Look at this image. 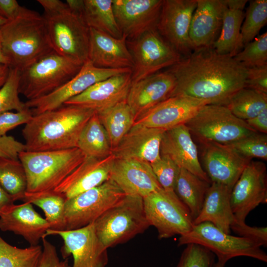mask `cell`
Listing matches in <instances>:
<instances>
[{
  "label": "cell",
  "instance_id": "obj_32",
  "mask_svg": "<svg viewBox=\"0 0 267 267\" xmlns=\"http://www.w3.org/2000/svg\"><path fill=\"white\" fill-rule=\"evenodd\" d=\"M77 147L88 157L103 158L112 154L108 136L96 112L84 127Z\"/></svg>",
  "mask_w": 267,
  "mask_h": 267
},
{
  "label": "cell",
  "instance_id": "obj_56",
  "mask_svg": "<svg viewBox=\"0 0 267 267\" xmlns=\"http://www.w3.org/2000/svg\"><path fill=\"white\" fill-rule=\"evenodd\" d=\"M0 63L7 64L9 65L7 59L6 58V57L4 56L2 50L1 40H0Z\"/></svg>",
  "mask_w": 267,
  "mask_h": 267
},
{
  "label": "cell",
  "instance_id": "obj_38",
  "mask_svg": "<svg viewBox=\"0 0 267 267\" xmlns=\"http://www.w3.org/2000/svg\"><path fill=\"white\" fill-rule=\"evenodd\" d=\"M42 246L18 248L7 243L0 236V267H38Z\"/></svg>",
  "mask_w": 267,
  "mask_h": 267
},
{
  "label": "cell",
  "instance_id": "obj_36",
  "mask_svg": "<svg viewBox=\"0 0 267 267\" xmlns=\"http://www.w3.org/2000/svg\"><path fill=\"white\" fill-rule=\"evenodd\" d=\"M0 185L15 201L24 200L27 177L19 159L0 158Z\"/></svg>",
  "mask_w": 267,
  "mask_h": 267
},
{
  "label": "cell",
  "instance_id": "obj_9",
  "mask_svg": "<svg viewBox=\"0 0 267 267\" xmlns=\"http://www.w3.org/2000/svg\"><path fill=\"white\" fill-rule=\"evenodd\" d=\"M143 202L149 225L156 228L160 239L183 235L194 225L189 209L174 191L160 188L144 197Z\"/></svg>",
  "mask_w": 267,
  "mask_h": 267
},
{
  "label": "cell",
  "instance_id": "obj_3",
  "mask_svg": "<svg viewBox=\"0 0 267 267\" xmlns=\"http://www.w3.org/2000/svg\"><path fill=\"white\" fill-rule=\"evenodd\" d=\"M3 53L9 66L22 70L53 50L44 18L32 11L0 27Z\"/></svg>",
  "mask_w": 267,
  "mask_h": 267
},
{
  "label": "cell",
  "instance_id": "obj_49",
  "mask_svg": "<svg viewBox=\"0 0 267 267\" xmlns=\"http://www.w3.org/2000/svg\"><path fill=\"white\" fill-rule=\"evenodd\" d=\"M25 150L24 144L13 136L6 135L0 137V158L18 159L19 153Z\"/></svg>",
  "mask_w": 267,
  "mask_h": 267
},
{
  "label": "cell",
  "instance_id": "obj_53",
  "mask_svg": "<svg viewBox=\"0 0 267 267\" xmlns=\"http://www.w3.org/2000/svg\"><path fill=\"white\" fill-rule=\"evenodd\" d=\"M15 201L0 185V216L14 205Z\"/></svg>",
  "mask_w": 267,
  "mask_h": 267
},
{
  "label": "cell",
  "instance_id": "obj_21",
  "mask_svg": "<svg viewBox=\"0 0 267 267\" xmlns=\"http://www.w3.org/2000/svg\"><path fill=\"white\" fill-rule=\"evenodd\" d=\"M110 179L126 195L137 196L142 198L162 188L150 164L136 159L115 158Z\"/></svg>",
  "mask_w": 267,
  "mask_h": 267
},
{
  "label": "cell",
  "instance_id": "obj_41",
  "mask_svg": "<svg viewBox=\"0 0 267 267\" xmlns=\"http://www.w3.org/2000/svg\"><path fill=\"white\" fill-rule=\"evenodd\" d=\"M236 54L234 58L246 68L267 64V33L258 36Z\"/></svg>",
  "mask_w": 267,
  "mask_h": 267
},
{
  "label": "cell",
  "instance_id": "obj_22",
  "mask_svg": "<svg viewBox=\"0 0 267 267\" xmlns=\"http://www.w3.org/2000/svg\"><path fill=\"white\" fill-rule=\"evenodd\" d=\"M176 86L175 77L167 70L132 84L126 102L135 120L149 109L171 97Z\"/></svg>",
  "mask_w": 267,
  "mask_h": 267
},
{
  "label": "cell",
  "instance_id": "obj_24",
  "mask_svg": "<svg viewBox=\"0 0 267 267\" xmlns=\"http://www.w3.org/2000/svg\"><path fill=\"white\" fill-rule=\"evenodd\" d=\"M115 159L112 153L103 158L86 157L53 191L67 200L101 185L110 179Z\"/></svg>",
  "mask_w": 267,
  "mask_h": 267
},
{
  "label": "cell",
  "instance_id": "obj_34",
  "mask_svg": "<svg viewBox=\"0 0 267 267\" xmlns=\"http://www.w3.org/2000/svg\"><path fill=\"white\" fill-rule=\"evenodd\" d=\"M83 17L89 28L120 38L122 34L115 18L113 0H84Z\"/></svg>",
  "mask_w": 267,
  "mask_h": 267
},
{
  "label": "cell",
  "instance_id": "obj_2",
  "mask_svg": "<svg viewBox=\"0 0 267 267\" xmlns=\"http://www.w3.org/2000/svg\"><path fill=\"white\" fill-rule=\"evenodd\" d=\"M93 110L63 104L35 115L25 125L22 134L25 151H54L77 147L80 134Z\"/></svg>",
  "mask_w": 267,
  "mask_h": 267
},
{
  "label": "cell",
  "instance_id": "obj_13",
  "mask_svg": "<svg viewBox=\"0 0 267 267\" xmlns=\"http://www.w3.org/2000/svg\"><path fill=\"white\" fill-rule=\"evenodd\" d=\"M58 235L63 240L62 254L65 259L73 258L72 267H106L108 262L107 250L98 238L94 223L72 230L48 229L44 237Z\"/></svg>",
  "mask_w": 267,
  "mask_h": 267
},
{
  "label": "cell",
  "instance_id": "obj_29",
  "mask_svg": "<svg viewBox=\"0 0 267 267\" xmlns=\"http://www.w3.org/2000/svg\"><path fill=\"white\" fill-rule=\"evenodd\" d=\"M232 189L224 184L212 182L201 211L193 220V224L210 222L223 232L230 234L231 226L236 221L230 205Z\"/></svg>",
  "mask_w": 267,
  "mask_h": 267
},
{
  "label": "cell",
  "instance_id": "obj_16",
  "mask_svg": "<svg viewBox=\"0 0 267 267\" xmlns=\"http://www.w3.org/2000/svg\"><path fill=\"white\" fill-rule=\"evenodd\" d=\"M267 202V176L266 164L251 160L243 170L230 194L233 214L239 223L259 204Z\"/></svg>",
  "mask_w": 267,
  "mask_h": 267
},
{
  "label": "cell",
  "instance_id": "obj_33",
  "mask_svg": "<svg viewBox=\"0 0 267 267\" xmlns=\"http://www.w3.org/2000/svg\"><path fill=\"white\" fill-rule=\"evenodd\" d=\"M97 115L107 134L112 149L119 144L135 121V117L126 100Z\"/></svg>",
  "mask_w": 267,
  "mask_h": 267
},
{
  "label": "cell",
  "instance_id": "obj_23",
  "mask_svg": "<svg viewBox=\"0 0 267 267\" xmlns=\"http://www.w3.org/2000/svg\"><path fill=\"white\" fill-rule=\"evenodd\" d=\"M161 155L167 156L180 168L211 183L201 166L197 147L187 126L182 125L165 131L163 134Z\"/></svg>",
  "mask_w": 267,
  "mask_h": 267
},
{
  "label": "cell",
  "instance_id": "obj_54",
  "mask_svg": "<svg viewBox=\"0 0 267 267\" xmlns=\"http://www.w3.org/2000/svg\"><path fill=\"white\" fill-rule=\"evenodd\" d=\"M66 3L73 12L83 16L84 2L83 0H67Z\"/></svg>",
  "mask_w": 267,
  "mask_h": 267
},
{
  "label": "cell",
  "instance_id": "obj_30",
  "mask_svg": "<svg viewBox=\"0 0 267 267\" xmlns=\"http://www.w3.org/2000/svg\"><path fill=\"white\" fill-rule=\"evenodd\" d=\"M247 1L226 0L221 30L212 47L217 53L233 57L244 47L241 28L245 16L243 10Z\"/></svg>",
  "mask_w": 267,
  "mask_h": 267
},
{
  "label": "cell",
  "instance_id": "obj_58",
  "mask_svg": "<svg viewBox=\"0 0 267 267\" xmlns=\"http://www.w3.org/2000/svg\"><path fill=\"white\" fill-rule=\"evenodd\" d=\"M8 20L4 18L3 16L0 15V27L3 25L6 22H8Z\"/></svg>",
  "mask_w": 267,
  "mask_h": 267
},
{
  "label": "cell",
  "instance_id": "obj_4",
  "mask_svg": "<svg viewBox=\"0 0 267 267\" xmlns=\"http://www.w3.org/2000/svg\"><path fill=\"white\" fill-rule=\"evenodd\" d=\"M86 157L78 147L20 153L18 159L24 167L27 180L24 200L53 191Z\"/></svg>",
  "mask_w": 267,
  "mask_h": 267
},
{
  "label": "cell",
  "instance_id": "obj_20",
  "mask_svg": "<svg viewBox=\"0 0 267 267\" xmlns=\"http://www.w3.org/2000/svg\"><path fill=\"white\" fill-rule=\"evenodd\" d=\"M132 83V71L116 75L94 84L64 104L89 108L98 114L126 100Z\"/></svg>",
  "mask_w": 267,
  "mask_h": 267
},
{
  "label": "cell",
  "instance_id": "obj_1",
  "mask_svg": "<svg viewBox=\"0 0 267 267\" xmlns=\"http://www.w3.org/2000/svg\"><path fill=\"white\" fill-rule=\"evenodd\" d=\"M167 70L176 80L172 96L186 95L224 106L245 87L247 76V68L233 56L213 48L195 50Z\"/></svg>",
  "mask_w": 267,
  "mask_h": 267
},
{
  "label": "cell",
  "instance_id": "obj_52",
  "mask_svg": "<svg viewBox=\"0 0 267 267\" xmlns=\"http://www.w3.org/2000/svg\"><path fill=\"white\" fill-rule=\"evenodd\" d=\"M256 132L267 133V108L254 118L245 121Z\"/></svg>",
  "mask_w": 267,
  "mask_h": 267
},
{
  "label": "cell",
  "instance_id": "obj_57",
  "mask_svg": "<svg viewBox=\"0 0 267 267\" xmlns=\"http://www.w3.org/2000/svg\"><path fill=\"white\" fill-rule=\"evenodd\" d=\"M225 263V262L218 260V262L215 264L214 267H224Z\"/></svg>",
  "mask_w": 267,
  "mask_h": 267
},
{
  "label": "cell",
  "instance_id": "obj_40",
  "mask_svg": "<svg viewBox=\"0 0 267 267\" xmlns=\"http://www.w3.org/2000/svg\"><path fill=\"white\" fill-rule=\"evenodd\" d=\"M20 78V71L10 67L7 79L0 88V115L13 110L19 112L28 108L19 98Z\"/></svg>",
  "mask_w": 267,
  "mask_h": 267
},
{
  "label": "cell",
  "instance_id": "obj_37",
  "mask_svg": "<svg viewBox=\"0 0 267 267\" xmlns=\"http://www.w3.org/2000/svg\"><path fill=\"white\" fill-rule=\"evenodd\" d=\"M66 199L53 191L26 198L27 201L43 210L49 228L54 230L65 229L64 208Z\"/></svg>",
  "mask_w": 267,
  "mask_h": 267
},
{
  "label": "cell",
  "instance_id": "obj_28",
  "mask_svg": "<svg viewBox=\"0 0 267 267\" xmlns=\"http://www.w3.org/2000/svg\"><path fill=\"white\" fill-rule=\"evenodd\" d=\"M32 205L25 201L13 205L0 216V230L21 235L30 246H36L44 237L49 225L45 218L35 210Z\"/></svg>",
  "mask_w": 267,
  "mask_h": 267
},
{
  "label": "cell",
  "instance_id": "obj_46",
  "mask_svg": "<svg viewBox=\"0 0 267 267\" xmlns=\"http://www.w3.org/2000/svg\"><path fill=\"white\" fill-rule=\"evenodd\" d=\"M231 229L240 236L251 239L261 246L267 245V227L250 226L245 222L239 223L236 221L231 225Z\"/></svg>",
  "mask_w": 267,
  "mask_h": 267
},
{
  "label": "cell",
  "instance_id": "obj_35",
  "mask_svg": "<svg viewBox=\"0 0 267 267\" xmlns=\"http://www.w3.org/2000/svg\"><path fill=\"white\" fill-rule=\"evenodd\" d=\"M225 106L236 117L246 121L267 108V94L244 87L230 98Z\"/></svg>",
  "mask_w": 267,
  "mask_h": 267
},
{
  "label": "cell",
  "instance_id": "obj_10",
  "mask_svg": "<svg viewBox=\"0 0 267 267\" xmlns=\"http://www.w3.org/2000/svg\"><path fill=\"white\" fill-rule=\"evenodd\" d=\"M190 243L204 247L216 254L218 260L225 263L239 256L267 262L266 253L258 243L247 238L226 233L210 222L194 225L190 231L179 236L178 246Z\"/></svg>",
  "mask_w": 267,
  "mask_h": 267
},
{
  "label": "cell",
  "instance_id": "obj_47",
  "mask_svg": "<svg viewBox=\"0 0 267 267\" xmlns=\"http://www.w3.org/2000/svg\"><path fill=\"white\" fill-rule=\"evenodd\" d=\"M246 68L245 88L267 94V64Z\"/></svg>",
  "mask_w": 267,
  "mask_h": 267
},
{
  "label": "cell",
  "instance_id": "obj_7",
  "mask_svg": "<svg viewBox=\"0 0 267 267\" xmlns=\"http://www.w3.org/2000/svg\"><path fill=\"white\" fill-rule=\"evenodd\" d=\"M185 125L200 144L227 145L257 132L222 105H204Z\"/></svg>",
  "mask_w": 267,
  "mask_h": 267
},
{
  "label": "cell",
  "instance_id": "obj_5",
  "mask_svg": "<svg viewBox=\"0 0 267 267\" xmlns=\"http://www.w3.org/2000/svg\"><path fill=\"white\" fill-rule=\"evenodd\" d=\"M82 66L53 50L20 70L19 93L27 100L46 96L73 78Z\"/></svg>",
  "mask_w": 267,
  "mask_h": 267
},
{
  "label": "cell",
  "instance_id": "obj_15",
  "mask_svg": "<svg viewBox=\"0 0 267 267\" xmlns=\"http://www.w3.org/2000/svg\"><path fill=\"white\" fill-rule=\"evenodd\" d=\"M196 5L197 0H163L156 28L181 56L194 51L189 32Z\"/></svg>",
  "mask_w": 267,
  "mask_h": 267
},
{
  "label": "cell",
  "instance_id": "obj_50",
  "mask_svg": "<svg viewBox=\"0 0 267 267\" xmlns=\"http://www.w3.org/2000/svg\"><path fill=\"white\" fill-rule=\"evenodd\" d=\"M32 11L21 6L15 0H0V15L8 21L29 14Z\"/></svg>",
  "mask_w": 267,
  "mask_h": 267
},
{
  "label": "cell",
  "instance_id": "obj_39",
  "mask_svg": "<svg viewBox=\"0 0 267 267\" xmlns=\"http://www.w3.org/2000/svg\"><path fill=\"white\" fill-rule=\"evenodd\" d=\"M241 28V40L244 46L259 35L267 22V0H254L249 2Z\"/></svg>",
  "mask_w": 267,
  "mask_h": 267
},
{
  "label": "cell",
  "instance_id": "obj_6",
  "mask_svg": "<svg viewBox=\"0 0 267 267\" xmlns=\"http://www.w3.org/2000/svg\"><path fill=\"white\" fill-rule=\"evenodd\" d=\"M96 235L107 249L127 242L150 226L143 198L126 195L94 222Z\"/></svg>",
  "mask_w": 267,
  "mask_h": 267
},
{
  "label": "cell",
  "instance_id": "obj_45",
  "mask_svg": "<svg viewBox=\"0 0 267 267\" xmlns=\"http://www.w3.org/2000/svg\"><path fill=\"white\" fill-rule=\"evenodd\" d=\"M33 117L28 108L19 112H7L0 115V137L6 135L8 132L16 127L26 124Z\"/></svg>",
  "mask_w": 267,
  "mask_h": 267
},
{
  "label": "cell",
  "instance_id": "obj_18",
  "mask_svg": "<svg viewBox=\"0 0 267 267\" xmlns=\"http://www.w3.org/2000/svg\"><path fill=\"white\" fill-rule=\"evenodd\" d=\"M207 104V101L191 96H172L139 116L134 124L166 131L185 125Z\"/></svg>",
  "mask_w": 267,
  "mask_h": 267
},
{
  "label": "cell",
  "instance_id": "obj_31",
  "mask_svg": "<svg viewBox=\"0 0 267 267\" xmlns=\"http://www.w3.org/2000/svg\"><path fill=\"white\" fill-rule=\"evenodd\" d=\"M211 183L184 169L180 168L174 191L188 208L193 220L201 211L206 192Z\"/></svg>",
  "mask_w": 267,
  "mask_h": 267
},
{
  "label": "cell",
  "instance_id": "obj_8",
  "mask_svg": "<svg viewBox=\"0 0 267 267\" xmlns=\"http://www.w3.org/2000/svg\"><path fill=\"white\" fill-rule=\"evenodd\" d=\"M43 16L54 51L82 65L88 60L90 28L83 15L68 6L59 13Z\"/></svg>",
  "mask_w": 267,
  "mask_h": 267
},
{
  "label": "cell",
  "instance_id": "obj_43",
  "mask_svg": "<svg viewBox=\"0 0 267 267\" xmlns=\"http://www.w3.org/2000/svg\"><path fill=\"white\" fill-rule=\"evenodd\" d=\"M186 245L177 267H214V256L212 252L198 244Z\"/></svg>",
  "mask_w": 267,
  "mask_h": 267
},
{
  "label": "cell",
  "instance_id": "obj_12",
  "mask_svg": "<svg viewBox=\"0 0 267 267\" xmlns=\"http://www.w3.org/2000/svg\"><path fill=\"white\" fill-rule=\"evenodd\" d=\"M127 44L134 62L132 84L173 66L182 58L157 28L136 39L127 40Z\"/></svg>",
  "mask_w": 267,
  "mask_h": 267
},
{
  "label": "cell",
  "instance_id": "obj_51",
  "mask_svg": "<svg viewBox=\"0 0 267 267\" xmlns=\"http://www.w3.org/2000/svg\"><path fill=\"white\" fill-rule=\"evenodd\" d=\"M44 10V16H48L62 11L68 7L67 3L59 0H38Z\"/></svg>",
  "mask_w": 267,
  "mask_h": 267
},
{
  "label": "cell",
  "instance_id": "obj_27",
  "mask_svg": "<svg viewBox=\"0 0 267 267\" xmlns=\"http://www.w3.org/2000/svg\"><path fill=\"white\" fill-rule=\"evenodd\" d=\"M88 60L100 68L132 69L134 66L125 36L117 38L92 28H90Z\"/></svg>",
  "mask_w": 267,
  "mask_h": 267
},
{
  "label": "cell",
  "instance_id": "obj_19",
  "mask_svg": "<svg viewBox=\"0 0 267 267\" xmlns=\"http://www.w3.org/2000/svg\"><path fill=\"white\" fill-rule=\"evenodd\" d=\"M201 145L205 172L211 182L232 188L251 160L241 156L228 145L215 142Z\"/></svg>",
  "mask_w": 267,
  "mask_h": 267
},
{
  "label": "cell",
  "instance_id": "obj_44",
  "mask_svg": "<svg viewBox=\"0 0 267 267\" xmlns=\"http://www.w3.org/2000/svg\"><path fill=\"white\" fill-rule=\"evenodd\" d=\"M157 181L161 187L168 191H174L180 168L167 156L150 164Z\"/></svg>",
  "mask_w": 267,
  "mask_h": 267
},
{
  "label": "cell",
  "instance_id": "obj_14",
  "mask_svg": "<svg viewBox=\"0 0 267 267\" xmlns=\"http://www.w3.org/2000/svg\"><path fill=\"white\" fill-rule=\"evenodd\" d=\"M131 68L104 69L95 67L88 60L79 72L61 87L42 97L27 100L25 104L33 115L52 110L85 91L94 84L112 76L131 72Z\"/></svg>",
  "mask_w": 267,
  "mask_h": 267
},
{
  "label": "cell",
  "instance_id": "obj_25",
  "mask_svg": "<svg viewBox=\"0 0 267 267\" xmlns=\"http://www.w3.org/2000/svg\"><path fill=\"white\" fill-rule=\"evenodd\" d=\"M226 6V0H197L189 32L194 51L213 47L221 30Z\"/></svg>",
  "mask_w": 267,
  "mask_h": 267
},
{
  "label": "cell",
  "instance_id": "obj_11",
  "mask_svg": "<svg viewBox=\"0 0 267 267\" xmlns=\"http://www.w3.org/2000/svg\"><path fill=\"white\" fill-rule=\"evenodd\" d=\"M111 179L65 201V229L80 228L94 223L126 196Z\"/></svg>",
  "mask_w": 267,
  "mask_h": 267
},
{
  "label": "cell",
  "instance_id": "obj_26",
  "mask_svg": "<svg viewBox=\"0 0 267 267\" xmlns=\"http://www.w3.org/2000/svg\"><path fill=\"white\" fill-rule=\"evenodd\" d=\"M162 129L134 124L112 150L115 158L136 159L152 163L161 157Z\"/></svg>",
  "mask_w": 267,
  "mask_h": 267
},
{
  "label": "cell",
  "instance_id": "obj_42",
  "mask_svg": "<svg viewBox=\"0 0 267 267\" xmlns=\"http://www.w3.org/2000/svg\"><path fill=\"white\" fill-rule=\"evenodd\" d=\"M227 145L248 159L258 158L267 160V136L266 134L256 132Z\"/></svg>",
  "mask_w": 267,
  "mask_h": 267
},
{
  "label": "cell",
  "instance_id": "obj_55",
  "mask_svg": "<svg viewBox=\"0 0 267 267\" xmlns=\"http://www.w3.org/2000/svg\"><path fill=\"white\" fill-rule=\"evenodd\" d=\"M9 69L10 67L8 65L0 63V88L7 79Z\"/></svg>",
  "mask_w": 267,
  "mask_h": 267
},
{
  "label": "cell",
  "instance_id": "obj_48",
  "mask_svg": "<svg viewBox=\"0 0 267 267\" xmlns=\"http://www.w3.org/2000/svg\"><path fill=\"white\" fill-rule=\"evenodd\" d=\"M42 241L43 250L38 267H72L67 259H60L55 246L46 237L42 238Z\"/></svg>",
  "mask_w": 267,
  "mask_h": 267
},
{
  "label": "cell",
  "instance_id": "obj_17",
  "mask_svg": "<svg viewBox=\"0 0 267 267\" xmlns=\"http://www.w3.org/2000/svg\"><path fill=\"white\" fill-rule=\"evenodd\" d=\"M163 0H113V10L122 35L136 39L156 29Z\"/></svg>",
  "mask_w": 267,
  "mask_h": 267
}]
</instances>
